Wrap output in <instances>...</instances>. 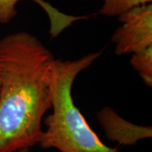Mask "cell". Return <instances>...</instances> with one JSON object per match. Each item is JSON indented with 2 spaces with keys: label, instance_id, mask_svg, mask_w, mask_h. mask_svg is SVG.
I'll return each mask as SVG.
<instances>
[{
  "label": "cell",
  "instance_id": "cell-1",
  "mask_svg": "<svg viewBox=\"0 0 152 152\" xmlns=\"http://www.w3.org/2000/svg\"><path fill=\"white\" fill-rule=\"evenodd\" d=\"M54 60L31 33L20 31L0 39V152L38 145L52 108L48 75Z\"/></svg>",
  "mask_w": 152,
  "mask_h": 152
},
{
  "label": "cell",
  "instance_id": "cell-2",
  "mask_svg": "<svg viewBox=\"0 0 152 152\" xmlns=\"http://www.w3.org/2000/svg\"><path fill=\"white\" fill-rule=\"evenodd\" d=\"M93 52L75 60L56 59L50 68L48 81L52 113L44 118L43 129L38 145L60 152H118L107 146L92 130L75 104L72 89L76 77L102 55Z\"/></svg>",
  "mask_w": 152,
  "mask_h": 152
},
{
  "label": "cell",
  "instance_id": "cell-3",
  "mask_svg": "<svg viewBox=\"0 0 152 152\" xmlns=\"http://www.w3.org/2000/svg\"><path fill=\"white\" fill-rule=\"evenodd\" d=\"M118 18L121 25L111 38L115 54H133L152 47V3L134 7Z\"/></svg>",
  "mask_w": 152,
  "mask_h": 152
},
{
  "label": "cell",
  "instance_id": "cell-4",
  "mask_svg": "<svg viewBox=\"0 0 152 152\" xmlns=\"http://www.w3.org/2000/svg\"><path fill=\"white\" fill-rule=\"evenodd\" d=\"M96 118L106 137L118 145H134L140 140L151 138V126L134 124L125 120L108 106L100 109Z\"/></svg>",
  "mask_w": 152,
  "mask_h": 152
},
{
  "label": "cell",
  "instance_id": "cell-5",
  "mask_svg": "<svg viewBox=\"0 0 152 152\" xmlns=\"http://www.w3.org/2000/svg\"><path fill=\"white\" fill-rule=\"evenodd\" d=\"M22 0H0V24L7 25L13 20L17 14L16 6ZM45 12L49 20V34L56 38L66 29L77 21L88 20L91 15H72L59 10L46 0H31Z\"/></svg>",
  "mask_w": 152,
  "mask_h": 152
},
{
  "label": "cell",
  "instance_id": "cell-6",
  "mask_svg": "<svg viewBox=\"0 0 152 152\" xmlns=\"http://www.w3.org/2000/svg\"><path fill=\"white\" fill-rule=\"evenodd\" d=\"M130 64L148 87L152 86V47L131 54Z\"/></svg>",
  "mask_w": 152,
  "mask_h": 152
},
{
  "label": "cell",
  "instance_id": "cell-7",
  "mask_svg": "<svg viewBox=\"0 0 152 152\" xmlns=\"http://www.w3.org/2000/svg\"><path fill=\"white\" fill-rule=\"evenodd\" d=\"M99 14L107 17H118L137 6L152 3V0H102Z\"/></svg>",
  "mask_w": 152,
  "mask_h": 152
},
{
  "label": "cell",
  "instance_id": "cell-8",
  "mask_svg": "<svg viewBox=\"0 0 152 152\" xmlns=\"http://www.w3.org/2000/svg\"><path fill=\"white\" fill-rule=\"evenodd\" d=\"M17 152H31L30 151V149H25V150H21V151H19Z\"/></svg>",
  "mask_w": 152,
  "mask_h": 152
},
{
  "label": "cell",
  "instance_id": "cell-9",
  "mask_svg": "<svg viewBox=\"0 0 152 152\" xmlns=\"http://www.w3.org/2000/svg\"><path fill=\"white\" fill-rule=\"evenodd\" d=\"M80 1H90V0H80Z\"/></svg>",
  "mask_w": 152,
  "mask_h": 152
}]
</instances>
